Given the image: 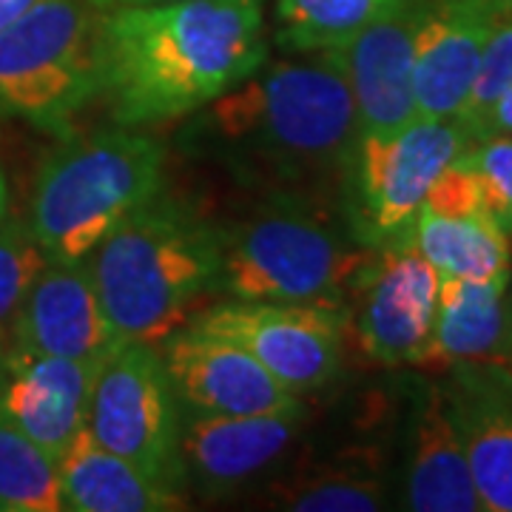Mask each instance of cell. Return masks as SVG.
I'll list each match as a JSON object with an SVG mask.
<instances>
[{"label":"cell","mask_w":512,"mask_h":512,"mask_svg":"<svg viewBox=\"0 0 512 512\" xmlns=\"http://www.w3.org/2000/svg\"><path fill=\"white\" fill-rule=\"evenodd\" d=\"M359 137L342 49L259 66L200 111L177 137L191 160L217 165L265 194L308 191L342 177Z\"/></svg>","instance_id":"6da1fadb"},{"label":"cell","mask_w":512,"mask_h":512,"mask_svg":"<svg viewBox=\"0 0 512 512\" xmlns=\"http://www.w3.org/2000/svg\"><path fill=\"white\" fill-rule=\"evenodd\" d=\"M268 63L259 0H180L97 12V97L117 126L183 120Z\"/></svg>","instance_id":"7a4b0ae2"},{"label":"cell","mask_w":512,"mask_h":512,"mask_svg":"<svg viewBox=\"0 0 512 512\" xmlns=\"http://www.w3.org/2000/svg\"><path fill=\"white\" fill-rule=\"evenodd\" d=\"M86 262L120 342L157 348L217 296V225L160 191L131 211Z\"/></svg>","instance_id":"3957f363"},{"label":"cell","mask_w":512,"mask_h":512,"mask_svg":"<svg viewBox=\"0 0 512 512\" xmlns=\"http://www.w3.org/2000/svg\"><path fill=\"white\" fill-rule=\"evenodd\" d=\"M217 296L245 302H342L370 248L345 217L308 191H276L245 217L217 225Z\"/></svg>","instance_id":"277c9868"},{"label":"cell","mask_w":512,"mask_h":512,"mask_svg":"<svg viewBox=\"0 0 512 512\" xmlns=\"http://www.w3.org/2000/svg\"><path fill=\"white\" fill-rule=\"evenodd\" d=\"M163 183V143L114 123L69 137L43 160L26 225L49 262H83Z\"/></svg>","instance_id":"5b68a950"},{"label":"cell","mask_w":512,"mask_h":512,"mask_svg":"<svg viewBox=\"0 0 512 512\" xmlns=\"http://www.w3.org/2000/svg\"><path fill=\"white\" fill-rule=\"evenodd\" d=\"M94 23L86 0H40L0 29V120L66 131L97 97Z\"/></svg>","instance_id":"8992f818"},{"label":"cell","mask_w":512,"mask_h":512,"mask_svg":"<svg viewBox=\"0 0 512 512\" xmlns=\"http://www.w3.org/2000/svg\"><path fill=\"white\" fill-rule=\"evenodd\" d=\"M473 146L458 117L424 120L387 134H359L342 168V217L365 248L413 228L430 185Z\"/></svg>","instance_id":"52a82bcc"},{"label":"cell","mask_w":512,"mask_h":512,"mask_svg":"<svg viewBox=\"0 0 512 512\" xmlns=\"http://www.w3.org/2000/svg\"><path fill=\"white\" fill-rule=\"evenodd\" d=\"M180 424L183 407L154 345L123 342L97 367L86 421L89 433L106 450L177 493L185 487Z\"/></svg>","instance_id":"ba28073f"},{"label":"cell","mask_w":512,"mask_h":512,"mask_svg":"<svg viewBox=\"0 0 512 512\" xmlns=\"http://www.w3.org/2000/svg\"><path fill=\"white\" fill-rule=\"evenodd\" d=\"M188 325L237 342L296 396L322 390L342 370L348 316L336 302L228 299Z\"/></svg>","instance_id":"9c48e42d"},{"label":"cell","mask_w":512,"mask_h":512,"mask_svg":"<svg viewBox=\"0 0 512 512\" xmlns=\"http://www.w3.org/2000/svg\"><path fill=\"white\" fill-rule=\"evenodd\" d=\"M345 296L353 299L345 311L353 339L370 362L421 365L436 319L439 274L419 254L413 228L370 248Z\"/></svg>","instance_id":"30bf717a"},{"label":"cell","mask_w":512,"mask_h":512,"mask_svg":"<svg viewBox=\"0 0 512 512\" xmlns=\"http://www.w3.org/2000/svg\"><path fill=\"white\" fill-rule=\"evenodd\" d=\"M160 356L183 410L302 419V399L231 339L185 325L165 339Z\"/></svg>","instance_id":"8fae6325"},{"label":"cell","mask_w":512,"mask_h":512,"mask_svg":"<svg viewBox=\"0 0 512 512\" xmlns=\"http://www.w3.org/2000/svg\"><path fill=\"white\" fill-rule=\"evenodd\" d=\"M512 0H424L416 29L413 97L416 117H458L473 92L495 23Z\"/></svg>","instance_id":"7c38bea8"},{"label":"cell","mask_w":512,"mask_h":512,"mask_svg":"<svg viewBox=\"0 0 512 512\" xmlns=\"http://www.w3.org/2000/svg\"><path fill=\"white\" fill-rule=\"evenodd\" d=\"M120 336L94 288L89 262H46L20 305L9 348L103 365Z\"/></svg>","instance_id":"4fadbf2b"},{"label":"cell","mask_w":512,"mask_h":512,"mask_svg":"<svg viewBox=\"0 0 512 512\" xmlns=\"http://www.w3.org/2000/svg\"><path fill=\"white\" fill-rule=\"evenodd\" d=\"M97 365L9 348L0 365V419L60 458L86 427Z\"/></svg>","instance_id":"5bb4252c"},{"label":"cell","mask_w":512,"mask_h":512,"mask_svg":"<svg viewBox=\"0 0 512 512\" xmlns=\"http://www.w3.org/2000/svg\"><path fill=\"white\" fill-rule=\"evenodd\" d=\"M444 384L481 510L512 512V362H464Z\"/></svg>","instance_id":"9a60e30c"},{"label":"cell","mask_w":512,"mask_h":512,"mask_svg":"<svg viewBox=\"0 0 512 512\" xmlns=\"http://www.w3.org/2000/svg\"><path fill=\"white\" fill-rule=\"evenodd\" d=\"M296 424V416H211L183 410L180 458L185 484L208 498L254 484L288 453Z\"/></svg>","instance_id":"2e32d148"},{"label":"cell","mask_w":512,"mask_h":512,"mask_svg":"<svg viewBox=\"0 0 512 512\" xmlns=\"http://www.w3.org/2000/svg\"><path fill=\"white\" fill-rule=\"evenodd\" d=\"M421 3L404 0L342 49L359 134H387L416 120L413 57Z\"/></svg>","instance_id":"e0dca14e"},{"label":"cell","mask_w":512,"mask_h":512,"mask_svg":"<svg viewBox=\"0 0 512 512\" xmlns=\"http://www.w3.org/2000/svg\"><path fill=\"white\" fill-rule=\"evenodd\" d=\"M402 507L416 512L481 510L441 382H419L413 390L404 424Z\"/></svg>","instance_id":"ac0fdd59"},{"label":"cell","mask_w":512,"mask_h":512,"mask_svg":"<svg viewBox=\"0 0 512 512\" xmlns=\"http://www.w3.org/2000/svg\"><path fill=\"white\" fill-rule=\"evenodd\" d=\"M512 271L487 279L439 276V302L419 367L512 362Z\"/></svg>","instance_id":"d6986e66"},{"label":"cell","mask_w":512,"mask_h":512,"mask_svg":"<svg viewBox=\"0 0 512 512\" xmlns=\"http://www.w3.org/2000/svg\"><path fill=\"white\" fill-rule=\"evenodd\" d=\"M63 510L74 512H171L185 498L137 470L131 461L106 450L83 427L57 458Z\"/></svg>","instance_id":"ffe728a7"},{"label":"cell","mask_w":512,"mask_h":512,"mask_svg":"<svg viewBox=\"0 0 512 512\" xmlns=\"http://www.w3.org/2000/svg\"><path fill=\"white\" fill-rule=\"evenodd\" d=\"M413 242L439 276L487 279L510 271V237L487 214L439 217L421 208Z\"/></svg>","instance_id":"44dd1931"},{"label":"cell","mask_w":512,"mask_h":512,"mask_svg":"<svg viewBox=\"0 0 512 512\" xmlns=\"http://www.w3.org/2000/svg\"><path fill=\"white\" fill-rule=\"evenodd\" d=\"M404 0H276V43L291 55L345 49Z\"/></svg>","instance_id":"7402d4cb"},{"label":"cell","mask_w":512,"mask_h":512,"mask_svg":"<svg viewBox=\"0 0 512 512\" xmlns=\"http://www.w3.org/2000/svg\"><path fill=\"white\" fill-rule=\"evenodd\" d=\"M271 498L296 512H376L387 507V481L365 464H330L276 481Z\"/></svg>","instance_id":"603a6c76"},{"label":"cell","mask_w":512,"mask_h":512,"mask_svg":"<svg viewBox=\"0 0 512 512\" xmlns=\"http://www.w3.org/2000/svg\"><path fill=\"white\" fill-rule=\"evenodd\" d=\"M0 510H63L57 461L3 419H0Z\"/></svg>","instance_id":"cb8c5ba5"},{"label":"cell","mask_w":512,"mask_h":512,"mask_svg":"<svg viewBox=\"0 0 512 512\" xmlns=\"http://www.w3.org/2000/svg\"><path fill=\"white\" fill-rule=\"evenodd\" d=\"M46 254L29 225L15 217L0 222V345H9L12 325L37 274L46 268Z\"/></svg>","instance_id":"d4e9b609"},{"label":"cell","mask_w":512,"mask_h":512,"mask_svg":"<svg viewBox=\"0 0 512 512\" xmlns=\"http://www.w3.org/2000/svg\"><path fill=\"white\" fill-rule=\"evenodd\" d=\"M476 165L487 217L512 237V137H484L467 148Z\"/></svg>","instance_id":"484cf974"},{"label":"cell","mask_w":512,"mask_h":512,"mask_svg":"<svg viewBox=\"0 0 512 512\" xmlns=\"http://www.w3.org/2000/svg\"><path fill=\"white\" fill-rule=\"evenodd\" d=\"M421 208L430 211V214H439V217H476V214H487L484 211V194H481L476 165L470 163L467 151L461 157H456L436 177V183L430 185Z\"/></svg>","instance_id":"4316f807"},{"label":"cell","mask_w":512,"mask_h":512,"mask_svg":"<svg viewBox=\"0 0 512 512\" xmlns=\"http://www.w3.org/2000/svg\"><path fill=\"white\" fill-rule=\"evenodd\" d=\"M507 86H512V12L495 23L493 35L487 40V49L481 57V69H478L473 92L467 97L464 109L458 111V120L467 123L470 117H476L495 94H501Z\"/></svg>","instance_id":"83f0119b"},{"label":"cell","mask_w":512,"mask_h":512,"mask_svg":"<svg viewBox=\"0 0 512 512\" xmlns=\"http://www.w3.org/2000/svg\"><path fill=\"white\" fill-rule=\"evenodd\" d=\"M464 128L470 131L473 143L484 140V137H512V86L495 94L476 117H470L464 123Z\"/></svg>","instance_id":"f1b7e54d"},{"label":"cell","mask_w":512,"mask_h":512,"mask_svg":"<svg viewBox=\"0 0 512 512\" xmlns=\"http://www.w3.org/2000/svg\"><path fill=\"white\" fill-rule=\"evenodd\" d=\"M40 0H0V29L12 26L15 20H20L26 12H32Z\"/></svg>","instance_id":"f546056e"},{"label":"cell","mask_w":512,"mask_h":512,"mask_svg":"<svg viewBox=\"0 0 512 512\" xmlns=\"http://www.w3.org/2000/svg\"><path fill=\"white\" fill-rule=\"evenodd\" d=\"M94 12H111V9H126V6H157V3H180V0H86Z\"/></svg>","instance_id":"4dcf8cb0"},{"label":"cell","mask_w":512,"mask_h":512,"mask_svg":"<svg viewBox=\"0 0 512 512\" xmlns=\"http://www.w3.org/2000/svg\"><path fill=\"white\" fill-rule=\"evenodd\" d=\"M6 211H9V183H6V174L0 168V222L6 220Z\"/></svg>","instance_id":"1f68e13d"},{"label":"cell","mask_w":512,"mask_h":512,"mask_svg":"<svg viewBox=\"0 0 512 512\" xmlns=\"http://www.w3.org/2000/svg\"><path fill=\"white\" fill-rule=\"evenodd\" d=\"M3 353H6V348H3V345H0V365H3Z\"/></svg>","instance_id":"d6a6232c"}]
</instances>
